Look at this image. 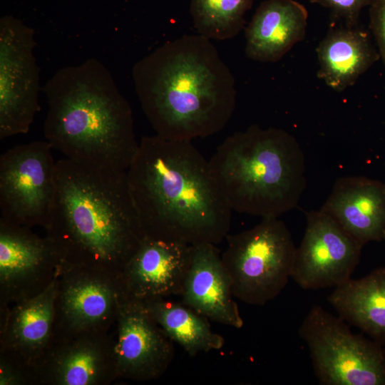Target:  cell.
Masks as SVG:
<instances>
[{
    "instance_id": "cell-6",
    "label": "cell",
    "mask_w": 385,
    "mask_h": 385,
    "mask_svg": "<svg viewBox=\"0 0 385 385\" xmlns=\"http://www.w3.org/2000/svg\"><path fill=\"white\" fill-rule=\"evenodd\" d=\"M225 240L221 257L234 297L258 306L277 297L291 278L297 248L285 223L279 217L262 218Z\"/></svg>"
},
{
    "instance_id": "cell-17",
    "label": "cell",
    "mask_w": 385,
    "mask_h": 385,
    "mask_svg": "<svg viewBox=\"0 0 385 385\" xmlns=\"http://www.w3.org/2000/svg\"><path fill=\"white\" fill-rule=\"evenodd\" d=\"M328 302L344 321L385 344V267L334 287Z\"/></svg>"
},
{
    "instance_id": "cell-21",
    "label": "cell",
    "mask_w": 385,
    "mask_h": 385,
    "mask_svg": "<svg viewBox=\"0 0 385 385\" xmlns=\"http://www.w3.org/2000/svg\"><path fill=\"white\" fill-rule=\"evenodd\" d=\"M108 289L98 282L86 281L71 286L65 295L70 317L76 322L89 324L106 316L111 305Z\"/></svg>"
},
{
    "instance_id": "cell-5",
    "label": "cell",
    "mask_w": 385,
    "mask_h": 385,
    "mask_svg": "<svg viewBox=\"0 0 385 385\" xmlns=\"http://www.w3.org/2000/svg\"><path fill=\"white\" fill-rule=\"evenodd\" d=\"M209 164L232 210L262 219L294 209L306 188L302 149L280 128L253 125L236 132L218 145Z\"/></svg>"
},
{
    "instance_id": "cell-2",
    "label": "cell",
    "mask_w": 385,
    "mask_h": 385,
    "mask_svg": "<svg viewBox=\"0 0 385 385\" xmlns=\"http://www.w3.org/2000/svg\"><path fill=\"white\" fill-rule=\"evenodd\" d=\"M132 77L155 135L190 140L222 130L234 113V76L210 40L200 34L169 41L137 61Z\"/></svg>"
},
{
    "instance_id": "cell-12",
    "label": "cell",
    "mask_w": 385,
    "mask_h": 385,
    "mask_svg": "<svg viewBox=\"0 0 385 385\" xmlns=\"http://www.w3.org/2000/svg\"><path fill=\"white\" fill-rule=\"evenodd\" d=\"M173 341L142 302L126 299L120 312L115 355L127 376L150 379L162 375L174 356Z\"/></svg>"
},
{
    "instance_id": "cell-1",
    "label": "cell",
    "mask_w": 385,
    "mask_h": 385,
    "mask_svg": "<svg viewBox=\"0 0 385 385\" xmlns=\"http://www.w3.org/2000/svg\"><path fill=\"white\" fill-rule=\"evenodd\" d=\"M126 175L144 237L194 246L228 235L232 210L191 141L143 137Z\"/></svg>"
},
{
    "instance_id": "cell-4",
    "label": "cell",
    "mask_w": 385,
    "mask_h": 385,
    "mask_svg": "<svg viewBox=\"0 0 385 385\" xmlns=\"http://www.w3.org/2000/svg\"><path fill=\"white\" fill-rule=\"evenodd\" d=\"M45 227L61 257L123 267L144 237L126 172L66 158Z\"/></svg>"
},
{
    "instance_id": "cell-19",
    "label": "cell",
    "mask_w": 385,
    "mask_h": 385,
    "mask_svg": "<svg viewBox=\"0 0 385 385\" xmlns=\"http://www.w3.org/2000/svg\"><path fill=\"white\" fill-rule=\"evenodd\" d=\"M26 226L1 220L0 273L9 279L30 272L53 258L61 257L48 238L42 240Z\"/></svg>"
},
{
    "instance_id": "cell-22",
    "label": "cell",
    "mask_w": 385,
    "mask_h": 385,
    "mask_svg": "<svg viewBox=\"0 0 385 385\" xmlns=\"http://www.w3.org/2000/svg\"><path fill=\"white\" fill-rule=\"evenodd\" d=\"M53 299L52 292L47 290L21 308L14 323L20 342L32 346L46 339L53 317Z\"/></svg>"
},
{
    "instance_id": "cell-8",
    "label": "cell",
    "mask_w": 385,
    "mask_h": 385,
    "mask_svg": "<svg viewBox=\"0 0 385 385\" xmlns=\"http://www.w3.org/2000/svg\"><path fill=\"white\" fill-rule=\"evenodd\" d=\"M46 140L15 145L0 157L1 220L46 226L55 192L56 162Z\"/></svg>"
},
{
    "instance_id": "cell-18",
    "label": "cell",
    "mask_w": 385,
    "mask_h": 385,
    "mask_svg": "<svg viewBox=\"0 0 385 385\" xmlns=\"http://www.w3.org/2000/svg\"><path fill=\"white\" fill-rule=\"evenodd\" d=\"M142 302L167 336L190 356L225 345V339L212 330L208 319L183 303L165 299Z\"/></svg>"
},
{
    "instance_id": "cell-16",
    "label": "cell",
    "mask_w": 385,
    "mask_h": 385,
    "mask_svg": "<svg viewBox=\"0 0 385 385\" xmlns=\"http://www.w3.org/2000/svg\"><path fill=\"white\" fill-rule=\"evenodd\" d=\"M317 76L336 91L352 86L380 58L370 36L357 26L331 29L317 48Z\"/></svg>"
},
{
    "instance_id": "cell-14",
    "label": "cell",
    "mask_w": 385,
    "mask_h": 385,
    "mask_svg": "<svg viewBox=\"0 0 385 385\" xmlns=\"http://www.w3.org/2000/svg\"><path fill=\"white\" fill-rule=\"evenodd\" d=\"M320 210L362 245L383 240L385 183L364 176L339 178Z\"/></svg>"
},
{
    "instance_id": "cell-10",
    "label": "cell",
    "mask_w": 385,
    "mask_h": 385,
    "mask_svg": "<svg viewBox=\"0 0 385 385\" xmlns=\"http://www.w3.org/2000/svg\"><path fill=\"white\" fill-rule=\"evenodd\" d=\"M306 220L291 279L304 289L342 284L351 279L364 245L320 209L308 212Z\"/></svg>"
},
{
    "instance_id": "cell-26",
    "label": "cell",
    "mask_w": 385,
    "mask_h": 385,
    "mask_svg": "<svg viewBox=\"0 0 385 385\" xmlns=\"http://www.w3.org/2000/svg\"><path fill=\"white\" fill-rule=\"evenodd\" d=\"M383 240H385V232H384V237H383Z\"/></svg>"
},
{
    "instance_id": "cell-3",
    "label": "cell",
    "mask_w": 385,
    "mask_h": 385,
    "mask_svg": "<svg viewBox=\"0 0 385 385\" xmlns=\"http://www.w3.org/2000/svg\"><path fill=\"white\" fill-rule=\"evenodd\" d=\"M43 91L44 136L53 149L76 162L127 171L139 145L132 109L102 62L63 67Z\"/></svg>"
},
{
    "instance_id": "cell-7",
    "label": "cell",
    "mask_w": 385,
    "mask_h": 385,
    "mask_svg": "<svg viewBox=\"0 0 385 385\" xmlns=\"http://www.w3.org/2000/svg\"><path fill=\"white\" fill-rule=\"evenodd\" d=\"M314 374L324 385H385L381 344L353 333L345 321L314 305L299 328Z\"/></svg>"
},
{
    "instance_id": "cell-9",
    "label": "cell",
    "mask_w": 385,
    "mask_h": 385,
    "mask_svg": "<svg viewBox=\"0 0 385 385\" xmlns=\"http://www.w3.org/2000/svg\"><path fill=\"white\" fill-rule=\"evenodd\" d=\"M34 30L13 16L0 20V139L26 133L40 110Z\"/></svg>"
},
{
    "instance_id": "cell-20",
    "label": "cell",
    "mask_w": 385,
    "mask_h": 385,
    "mask_svg": "<svg viewBox=\"0 0 385 385\" xmlns=\"http://www.w3.org/2000/svg\"><path fill=\"white\" fill-rule=\"evenodd\" d=\"M254 0H191L190 14L197 34L208 39L234 38L245 26Z\"/></svg>"
},
{
    "instance_id": "cell-25",
    "label": "cell",
    "mask_w": 385,
    "mask_h": 385,
    "mask_svg": "<svg viewBox=\"0 0 385 385\" xmlns=\"http://www.w3.org/2000/svg\"><path fill=\"white\" fill-rule=\"evenodd\" d=\"M369 8V26L377 49L385 65V0H372Z\"/></svg>"
},
{
    "instance_id": "cell-11",
    "label": "cell",
    "mask_w": 385,
    "mask_h": 385,
    "mask_svg": "<svg viewBox=\"0 0 385 385\" xmlns=\"http://www.w3.org/2000/svg\"><path fill=\"white\" fill-rule=\"evenodd\" d=\"M192 246L143 237L123 267L128 299L139 302L180 295Z\"/></svg>"
},
{
    "instance_id": "cell-15",
    "label": "cell",
    "mask_w": 385,
    "mask_h": 385,
    "mask_svg": "<svg viewBox=\"0 0 385 385\" xmlns=\"http://www.w3.org/2000/svg\"><path fill=\"white\" fill-rule=\"evenodd\" d=\"M308 12L294 0H266L256 9L245 29V53L254 61H279L303 40Z\"/></svg>"
},
{
    "instance_id": "cell-24",
    "label": "cell",
    "mask_w": 385,
    "mask_h": 385,
    "mask_svg": "<svg viewBox=\"0 0 385 385\" xmlns=\"http://www.w3.org/2000/svg\"><path fill=\"white\" fill-rule=\"evenodd\" d=\"M328 9L332 16L343 26H356L361 10L369 6L372 0H310Z\"/></svg>"
},
{
    "instance_id": "cell-13",
    "label": "cell",
    "mask_w": 385,
    "mask_h": 385,
    "mask_svg": "<svg viewBox=\"0 0 385 385\" xmlns=\"http://www.w3.org/2000/svg\"><path fill=\"white\" fill-rule=\"evenodd\" d=\"M180 295L182 303L208 320L236 329L244 325L215 245L192 246L190 265Z\"/></svg>"
},
{
    "instance_id": "cell-23",
    "label": "cell",
    "mask_w": 385,
    "mask_h": 385,
    "mask_svg": "<svg viewBox=\"0 0 385 385\" xmlns=\"http://www.w3.org/2000/svg\"><path fill=\"white\" fill-rule=\"evenodd\" d=\"M101 359L88 346L74 348L63 357L60 367V380L66 385H86L94 382L100 374Z\"/></svg>"
}]
</instances>
